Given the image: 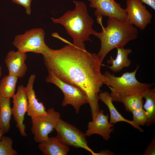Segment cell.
Returning <instances> with one entry per match:
<instances>
[{"mask_svg": "<svg viewBox=\"0 0 155 155\" xmlns=\"http://www.w3.org/2000/svg\"><path fill=\"white\" fill-rule=\"evenodd\" d=\"M49 73L46 79V82L56 85L63 93L64 97L62 106L65 107L71 105L73 107L75 113L78 114L81 106L88 103L86 95L77 86L62 81L51 72Z\"/></svg>", "mask_w": 155, "mask_h": 155, "instance_id": "obj_5", "label": "cell"}, {"mask_svg": "<svg viewBox=\"0 0 155 155\" xmlns=\"http://www.w3.org/2000/svg\"><path fill=\"white\" fill-rule=\"evenodd\" d=\"M18 78L10 74L4 76L0 82V96L11 98L15 94Z\"/></svg>", "mask_w": 155, "mask_h": 155, "instance_id": "obj_20", "label": "cell"}, {"mask_svg": "<svg viewBox=\"0 0 155 155\" xmlns=\"http://www.w3.org/2000/svg\"><path fill=\"white\" fill-rule=\"evenodd\" d=\"M12 1L24 7L26 13L28 15L31 13V5L32 0H11Z\"/></svg>", "mask_w": 155, "mask_h": 155, "instance_id": "obj_24", "label": "cell"}, {"mask_svg": "<svg viewBox=\"0 0 155 155\" xmlns=\"http://www.w3.org/2000/svg\"><path fill=\"white\" fill-rule=\"evenodd\" d=\"M13 106L12 108V115L16 123V127L20 134L26 136V126L24 123L25 113L28 108V100L25 90V87L22 85L19 86L16 93L13 96Z\"/></svg>", "mask_w": 155, "mask_h": 155, "instance_id": "obj_11", "label": "cell"}, {"mask_svg": "<svg viewBox=\"0 0 155 155\" xmlns=\"http://www.w3.org/2000/svg\"><path fill=\"white\" fill-rule=\"evenodd\" d=\"M131 112L133 120L136 123L140 126L146 125L148 120V114L143 108L133 110Z\"/></svg>", "mask_w": 155, "mask_h": 155, "instance_id": "obj_23", "label": "cell"}, {"mask_svg": "<svg viewBox=\"0 0 155 155\" xmlns=\"http://www.w3.org/2000/svg\"><path fill=\"white\" fill-rule=\"evenodd\" d=\"M115 154L110 151L106 150H102L100 151L99 152H94L93 155H114Z\"/></svg>", "mask_w": 155, "mask_h": 155, "instance_id": "obj_27", "label": "cell"}, {"mask_svg": "<svg viewBox=\"0 0 155 155\" xmlns=\"http://www.w3.org/2000/svg\"><path fill=\"white\" fill-rule=\"evenodd\" d=\"M97 21L101 26L102 32H98L93 29L92 34L100 40V48L97 55L102 63L106 55L112 50L124 47L129 42L138 37L137 28L127 20L108 18L106 27L103 26L102 19Z\"/></svg>", "mask_w": 155, "mask_h": 155, "instance_id": "obj_2", "label": "cell"}, {"mask_svg": "<svg viewBox=\"0 0 155 155\" xmlns=\"http://www.w3.org/2000/svg\"><path fill=\"white\" fill-rule=\"evenodd\" d=\"M141 94L145 99L143 108L148 114L146 125L149 127L155 123V87L146 89Z\"/></svg>", "mask_w": 155, "mask_h": 155, "instance_id": "obj_18", "label": "cell"}, {"mask_svg": "<svg viewBox=\"0 0 155 155\" xmlns=\"http://www.w3.org/2000/svg\"><path fill=\"white\" fill-rule=\"evenodd\" d=\"M59 49H52L46 45L42 55L49 73L62 81L75 86L86 95L92 119L100 109L98 101L100 88L105 84L100 71L102 65L97 54L68 42Z\"/></svg>", "mask_w": 155, "mask_h": 155, "instance_id": "obj_1", "label": "cell"}, {"mask_svg": "<svg viewBox=\"0 0 155 155\" xmlns=\"http://www.w3.org/2000/svg\"><path fill=\"white\" fill-rule=\"evenodd\" d=\"M38 148L44 155H67L70 150L68 146L62 143L56 137L39 143Z\"/></svg>", "mask_w": 155, "mask_h": 155, "instance_id": "obj_16", "label": "cell"}, {"mask_svg": "<svg viewBox=\"0 0 155 155\" xmlns=\"http://www.w3.org/2000/svg\"><path fill=\"white\" fill-rule=\"evenodd\" d=\"M98 96L99 100L102 102L109 109L110 114L109 122L110 123L114 125L119 122H124L129 123L140 132L144 131V130L133 120L126 119L119 113L113 104L112 98L108 92L107 91L100 92Z\"/></svg>", "mask_w": 155, "mask_h": 155, "instance_id": "obj_15", "label": "cell"}, {"mask_svg": "<svg viewBox=\"0 0 155 155\" xmlns=\"http://www.w3.org/2000/svg\"><path fill=\"white\" fill-rule=\"evenodd\" d=\"M143 3H144L155 10V0H140Z\"/></svg>", "mask_w": 155, "mask_h": 155, "instance_id": "obj_26", "label": "cell"}, {"mask_svg": "<svg viewBox=\"0 0 155 155\" xmlns=\"http://www.w3.org/2000/svg\"><path fill=\"white\" fill-rule=\"evenodd\" d=\"M46 111L45 114L31 118V131L34 140L39 143L48 139L49 134L55 129L60 119V113L53 108H49Z\"/></svg>", "mask_w": 155, "mask_h": 155, "instance_id": "obj_7", "label": "cell"}, {"mask_svg": "<svg viewBox=\"0 0 155 155\" xmlns=\"http://www.w3.org/2000/svg\"><path fill=\"white\" fill-rule=\"evenodd\" d=\"M126 5V20L141 30H144L151 22V13L140 0H127Z\"/></svg>", "mask_w": 155, "mask_h": 155, "instance_id": "obj_9", "label": "cell"}, {"mask_svg": "<svg viewBox=\"0 0 155 155\" xmlns=\"http://www.w3.org/2000/svg\"><path fill=\"white\" fill-rule=\"evenodd\" d=\"M117 53L115 59L111 57L107 61L108 64L111 65V66H108L109 69L115 73L120 71L131 64V61L128 56L131 53V49H125L124 47L117 48Z\"/></svg>", "mask_w": 155, "mask_h": 155, "instance_id": "obj_17", "label": "cell"}, {"mask_svg": "<svg viewBox=\"0 0 155 155\" xmlns=\"http://www.w3.org/2000/svg\"><path fill=\"white\" fill-rule=\"evenodd\" d=\"M12 139L9 137L3 135L0 140V155H16L17 151L12 147Z\"/></svg>", "mask_w": 155, "mask_h": 155, "instance_id": "obj_22", "label": "cell"}, {"mask_svg": "<svg viewBox=\"0 0 155 155\" xmlns=\"http://www.w3.org/2000/svg\"><path fill=\"white\" fill-rule=\"evenodd\" d=\"M143 98L141 93L128 96L121 102L123 103L126 111L131 112L132 111L143 108Z\"/></svg>", "mask_w": 155, "mask_h": 155, "instance_id": "obj_21", "label": "cell"}, {"mask_svg": "<svg viewBox=\"0 0 155 155\" xmlns=\"http://www.w3.org/2000/svg\"><path fill=\"white\" fill-rule=\"evenodd\" d=\"M74 9L67 11L58 18H51L53 22L62 25L73 40L76 46H84V42L92 41V34L94 21L88 13L87 6L81 1L73 0Z\"/></svg>", "mask_w": 155, "mask_h": 155, "instance_id": "obj_3", "label": "cell"}, {"mask_svg": "<svg viewBox=\"0 0 155 155\" xmlns=\"http://www.w3.org/2000/svg\"><path fill=\"white\" fill-rule=\"evenodd\" d=\"M104 110L101 109L87 125V129L85 133L87 137L94 134L101 136L105 140L108 141L111 133L114 131V125L108 121V114L105 115Z\"/></svg>", "mask_w": 155, "mask_h": 155, "instance_id": "obj_12", "label": "cell"}, {"mask_svg": "<svg viewBox=\"0 0 155 155\" xmlns=\"http://www.w3.org/2000/svg\"><path fill=\"white\" fill-rule=\"evenodd\" d=\"M4 134V133L2 131L0 127V140L2 136Z\"/></svg>", "mask_w": 155, "mask_h": 155, "instance_id": "obj_28", "label": "cell"}, {"mask_svg": "<svg viewBox=\"0 0 155 155\" xmlns=\"http://www.w3.org/2000/svg\"><path fill=\"white\" fill-rule=\"evenodd\" d=\"M143 155H155V137L152 140L146 149Z\"/></svg>", "mask_w": 155, "mask_h": 155, "instance_id": "obj_25", "label": "cell"}, {"mask_svg": "<svg viewBox=\"0 0 155 155\" xmlns=\"http://www.w3.org/2000/svg\"><path fill=\"white\" fill-rule=\"evenodd\" d=\"M1 66H0V78L1 76Z\"/></svg>", "mask_w": 155, "mask_h": 155, "instance_id": "obj_29", "label": "cell"}, {"mask_svg": "<svg viewBox=\"0 0 155 155\" xmlns=\"http://www.w3.org/2000/svg\"><path fill=\"white\" fill-rule=\"evenodd\" d=\"M27 57L26 53L18 51H9L5 60L9 74L18 78H22L27 70V66L25 63Z\"/></svg>", "mask_w": 155, "mask_h": 155, "instance_id": "obj_13", "label": "cell"}, {"mask_svg": "<svg viewBox=\"0 0 155 155\" xmlns=\"http://www.w3.org/2000/svg\"><path fill=\"white\" fill-rule=\"evenodd\" d=\"M55 129L57 133L56 137L63 144L83 148L94 155L95 152L88 146L85 133L76 127L60 119Z\"/></svg>", "mask_w": 155, "mask_h": 155, "instance_id": "obj_6", "label": "cell"}, {"mask_svg": "<svg viewBox=\"0 0 155 155\" xmlns=\"http://www.w3.org/2000/svg\"><path fill=\"white\" fill-rule=\"evenodd\" d=\"M139 67L137 66L134 71L125 72L120 77H116L108 71L103 74L104 84L111 90L110 95L113 102H121L125 97L141 93L154 85L153 84L142 83L137 80L135 76Z\"/></svg>", "mask_w": 155, "mask_h": 155, "instance_id": "obj_4", "label": "cell"}, {"mask_svg": "<svg viewBox=\"0 0 155 155\" xmlns=\"http://www.w3.org/2000/svg\"><path fill=\"white\" fill-rule=\"evenodd\" d=\"M45 34L42 29L33 28L16 36L12 44L21 52L42 54L46 45L44 42Z\"/></svg>", "mask_w": 155, "mask_h": 155, "instance_id": "obj_8", "label": "cell"}, {"mask_svg": "<svg viewBox=\"0 0 155 155\" xmlns=\"http://www.w3.org/2000/svg\"><path fill=\"white\" fill-rule=\"evenodd\" d=\"M90 6L95 9L94 12L97 18L103 16L113 18L122 20H126L127 14L125 9L115 0H88Z\"/></svg>", "mask_w": 155, "mask_h": 155, "instance_id": "obj_10", "label": "cell"}, {"mask_svg": "<svg viewBox=\"0 0 155 155\" xmlns=\"http://www.w3.org/2000/svg\"><path fill=\"white\" fill-rule=\"evenodd\" d=\"M36 78L35 74L31 75L29 78L25 90L28 100L27 113L31 118L45 114L47 111L43 103L39 102L36 98L33 89V84Z\"/></svg>", "mask_w": 155, "mask_h": 155, "instance_id": "obj_14", "label": "cell"}, {"mask_svg": "<svg viewBox=\"0 0 155 155\" xmlns=\"http://www.w3.org/2000/svg\"><path fill=\"white\" fill-rule=\"evenodd\" d=\"M10 98L0 96V127L4 133L8 132L10 127L12 111Z\"/></svg>", "mask_w": 155, "mask_h": 155, "instance_id": "obj_19", "label": "cell"}]
</instances>
